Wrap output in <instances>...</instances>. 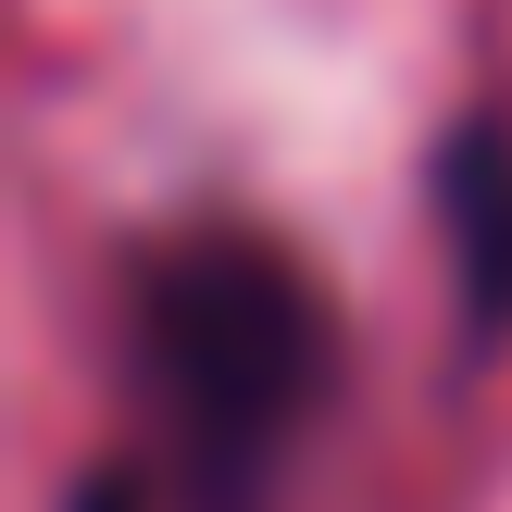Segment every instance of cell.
<instances>
[{"label":"cell","mask_w":512,"mask_h":512,"mask_svg":"<svg viewBox=\"0 0 512 512\" xmlns=\"http://www.w3.org/2000/svg\"><path fill=\"white\" fill-rule=\"evenodd\" d=\"M138 338H150V388L188 438L250 450L313 400V288L275 263L263 238H188L150 263L138 288Z\"/></svg>","instance_id":"cell-1"},{"label":"cell","mask_w":512,"mask_h":512,"mask_svg":"<svg viewBox=\"0 0 512 512\" xmlns=\"http://www.w3.org/2000/svg\"><path fill=\"white\" fill-rule=\"evenodd\" d=\"M450 263H463V313L475 325H512V138L500 125H463L450 138Z\"/></svg>","instance_id":"cell-2"},{"label":"cell","mask_w":512,"mask_h":512,"mask_svg":"<svg viewBox=\"0 0 512 512\" xmlns=\"http://www.w3.org/2000/svg\"><path fill=\"white\" fill-rule=\"evenodd\" d=\"M75 512H138V488H125V475H100V488L75 500Z\"/></svg>","instance_id":"cell-3"}]
</instances>
